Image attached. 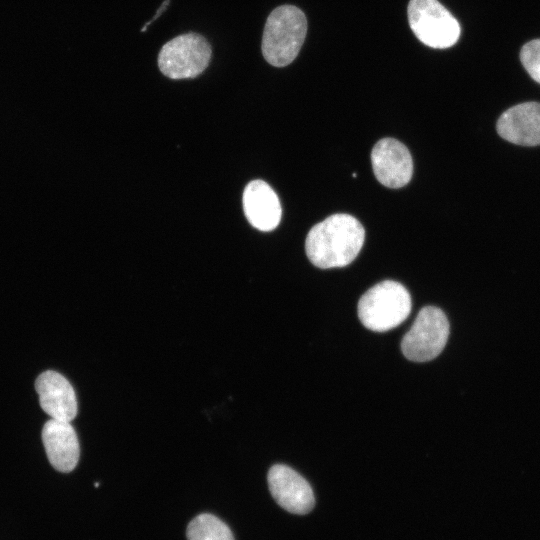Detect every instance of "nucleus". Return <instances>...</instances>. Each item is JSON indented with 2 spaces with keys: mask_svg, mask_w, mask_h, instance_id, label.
Here are the masks:
<instances>
[{
  "mask_svg": "<svg viewBox=\"0 0 540 540\" xmlns=\"http://www.w3.org/2000/svg\"><path fill=\"white\" fill-rule=\"evenodd\" d=\"M364 238V228L355 217L334 214L310 229L305 241L306 254L321 269L343 267L356 258Z\"/></svg>",
  "mask_w": 540,
  "mask_h": 540,
  "instance_id": "nucleus-1",
  "label": "nucleus"
},
{
  "mask_svg": "<svg viewBox=\"0 0 540 540\" xmlns=\"http://www.w3.org/2000/svg\"><path fill=\"white\" fill-rule=\"evenodd\" d=\"M307 19L298 7L281 5L266 19L261 50L274 67H285L297 57L306 37Z\"/></svg>",
  "mask_w": 540,
  "mask_h": 540,
  "instance_id": "nucleus-2",
  "label": "nucleus"
},
{
  "mask_svg": "<svg viewBox=\"0 0 540 540\" xmlns=\"http://www.w3.org/2000/svg\"><path fill=\"white\" fill-rule=\"evenodd\" d=\"M411 311V297L399 282L382 281L367 290L358 302L361 323L375 332L400 325Z\"/></svg>",
  "mask_w": 540,
  "mask_h": 540,
  "instance_id": "nucleus-3",
  "label": "nucleus"
},
{
  "mask_svg": "<svg viewBox=\"0 0 540 540\" xmlns=\"http://www.w3.org/2000/svg\"><path fill=\"white\" fill-rule=\"evenodd\" d=\"M212 47L201 34L188 32L166 42L158 54L160 72L174 80L196 78L209 66Z\"/></svg>",
  "mask_w": 540,
  "mask_h": 540,
  "instance_id": "nucleus-4",
  "label": "nucleus"
},
{
  "mask_svg": "<svg viewBox=\"0 0 540 540\" xmlns=\"http://www.w3.org/2000/svg\"><path fill=\"white\" fill-rule=\"evenodd\" d=\"M407 14L414 35L428 47L449 48L460 37L458 21L438 0H410Z\"/></svg>",
  "mask_w": 540,
  "mask_h": 540,
  "instance_id": "nucleus-5",
  "label": "nucleus"
},
{
  "mask_svg": "<svg viewBox=\"0 0 540 540\" xmlns=\"http://www.w3.org/2000/svg\"><path fill=\"white\" fill-rule=\"evenodd\" d=\"M449 323L444 312L434 306L422 308L401 342L404 356L414 362L436 358L444 349Z\"/></svg>",
  "mask_w": 540,
  "mask_h": 540,
  "instance_id": "nucleus-6",
  "label": "nucleus"
},
{
  "mask_svg": "<svg viewBox=\"0 0 540 540\" xmlns=\"http://www.w3.org/2000/svg\"><path fill=\"white\" fill-rule=\"evenodd\" d=\"M267 480L272 497L286 511L303 515L313 509L315 498L310 484L292 468L276 464Z\"/></svg>",
  "mask_w": 540,
  "mask_h": 540,
  "instance_id": "nucleus-7",
  "label": "nucleus"
},
{
  "mask_svg": "<svg viewBox=\"0 0 540 540\" xmlns=\"http://www.w3.org/2000/svg\"><path fill=\"white\" fill-rule=\"evenodd\" d=\"M371 163L376 179L389 188L405 186L413 174L409 150L393 138H383L374 145Z\"/></svg>",
  "mask_w": 540,
  "mask_h": 540,
  "instance_id": "nucleus-8",
  "label": "nucleus"
},
{
  "mask_svg": "<svg viewBox=\"0 0 540 540\" xmlns=\"http://www.w3.org/2000/svg\"><path fill=\"white\" fill-rule=\"evenodd\" d=\"M39 403L52 419L71 422L77 415L78 405L74 389L60 373L48 370L35 381Z\"/></svg>",
  "mask_w": 540,
  "mask_h": 540,
  "instance_id": "nucleus-9",
  "label": "nucleus"
},
{
  "mask_svg": "<svg viewBox=\"0 0 540 540\" xmlns=\"http://www.w3.org/2000/svg\"><path fill=\"white\" fill-rule=\"evenodd\" d=\"M497 132L513 144L540 145V103L525 102L506 110L498 119Z\"/></svg>",
  "mask_w": 540,
  "mask_h": 540,
  "instance_id": "nucleus-10",
  "label": "nucleus"
},
{
  "mask_svg": "<svg viewBox=\"0 0 540 540\" xmlns=\"http://www.w3.org/2000/svg\"><path fill=\"white\" fill-rule=\"evenodd\" d=\"M42 441L50 464L60 472L72 471L79 460L80 446L70 422L48 420L42 429Z\"/></svg>",
  "mask_w": 540,
  "mask_h": 540,
  "instance_id": "nucleus-11",
  "label": "nucleus"
},
{
  "mask_svg": "<svg viewBox=\"0 0 540 540\" xmlns=\"http://www.w3.org/2000/svg\"><path fill=\"white\" fill-rule=\"evenodd\" d=\"M243 209L249 223L260 231L275 229L281 219L278 196L262 180H254L245 187Z\"/></svg>",
  "mask_w": 540,
  "mask_h": 540,
  "instance_id": "nucleus-12",
  "label": "nucleus"
},
{
  "mask_svg": "<svg viewBox=\"0 0 540 540\" xmlns=\"http://www.w3.org/2000/svg\"><path fill=\"white\" fill-rule=\"evenodd\" d=\"M188 540H234L229 527L211 514L196 516L186 531Z\"/></svg>",
  "mask_w": 540,
  "mask_h": 540,
  "instance_id": "nucleus-13",
  "label": "nucleus"
},
{
  "mask_svg": "<svg viewBox=\"0 0 540 540\" xmlns=\"http://www.w3.org/2000/svg\"><path fill=\"white\" fill-rule=\"evenodd\" d=\"M520 60L531 78L540 83V39L531 40L522 47Z\"/></svg>",
  "mask_w": 540,
  "mask_h": 540,
  "instance_id": "nucleus-14",
  "label": "nucleus"
},
{
  "mask_svg": "<svg viewBox=\"0 0 540 540\" xmlns=\"http://www.w3.org/2000/svg\"><path fill=\"white\" fill-rule=\"evenodd\" d=\"M169 2H170V0L164 1V3L162 4V6L159 7V9H158V11H157L155 17L152 18L149 22H147L146 25L141 29L142 32L145 31L146 28H147V26H148L152 21H154V20L162 13V11H163V10L165 9V7L169 4Z\"/></svg>",
  "mask_w": 540,
  "mask_h": 540,
  "instance_id": "nucleus-15",
  "label": "nucleus"
}]
</instances>
